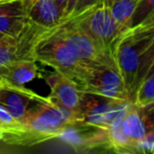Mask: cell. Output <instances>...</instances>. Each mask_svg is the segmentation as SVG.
<instances>
[{
    "mask_svg": "<svg viewBox=\"0 0 154 154\" xmlns=\"http://www.w3.org/2000/svg\"><path fill=\"white\" fill-rule=\"evenodd\" d=\"M35 59L72 79L82 87L88 80L93 66H90L70 49L54 29L48 31L35 47Z\"/></svg>",
    "mask_w": 154,
    "mask_h": 154,
    "instance_id": "1",
    "label": "cell"
},
{
    "mask_svg": "<svg viewBox=\"0 0 154 154\" xmlns=\"http://www.w3.org/2000/svg\"><path fill=\"white\" fill-rule=\"evenodd\" d=\"M154 40V29L131 28L120 37L114 49V60L125 80L132 101L135 96V82L143 53Z\"/></svg>",
    "mask_w": 154,
    "mask_h": 154,
    "instance_id": "2",
    "label": "cell"
},
{
    "mask_svg": "<svg viewBox=\"0 0 154 154\" xmlns=\"http://www.w3.org/2000/svg\"><path fill=\"white\" fill-rule=\"evenodd\" d=\"M72 112L52 100L50 97L40 96L32 106L22 124L45 140L59 137L70 125L78 122Z\"/></svg>",
    "mask_w": 154,
    "mask_h": 154,
    "instance_id": "3",
    "label": "cell"
},
{
    "mask_svg": "<svg viewBox=\"0 0 154 154\" xmlns=\"http://www.w3.org/2000/svg\"><path fill=\"white\" fill-rule=\"evenodd\" d=\"M54 30L63 38L77 57L90 66H117L113 56L106 51L98 41L74 18L62 20L61 23L54 28Z\"/></svg>",
    "mask_w": 154,
    "mask_h": 154,
    "instance_id": "4",
    "label": "cell"
},
{
    "mask_svg": "<svg viewBox=\"0 0 154 154\" xmlns=\"http://www.w3.org/2000/svg\"><path fill=\"white\" fill-rule=\"evenodd\" d=\"M70 18H74L80 26H84L112 56L117 41L127 32L114 20L108 0H101L94 7Z\"/></svg>",
    "mask_w": 154,
    "mask_h": 154,
    "instance_id": "5",
    "label": "cell"
},
{
    "mask_svg": "<svg viewBox=\"0 0 154 154\" xmlns=\"http://www.w3.org/2000/svg\"><path fill=\"white\" fill-rule=\"evenodd\" d=\"M50 30L36 26L33 22L28 24L24 31L17 37H7L0 40V82L5 68L14 61L21 59H35V47L38 40Z\"/></svg>",
    "mask_w": 154,
    "mask_h": 154,
    "instance_id": "6",
    "label": "cell"
},
{
    "mask_svg": "<svg viewBox=\"0 0 154 154\" xmlns=\"http://www.w3.org/2000/svg\"><path fill=\"white\" fill-rule=\"evenodd\" d=\"M130 103L84 92L82 106L84 122L107 129L124 116Z\"/></svg>",
    "mask_w": 154,
    "mask_h": 154,
    "instance_id": "7",
    "label": "cell"
},
{
    "mask_svg": "<svg viewBox=\"0 0 154 154\" xmlns=\"http://www.w3.org/2000/svg\"><path fill=\"white\" fill-rule=\"evenodd\" d=\"M79 89L116 100L132 101L122 74L114 66H93L87 82Z\"/></svg>",
    "mask_w": 154,
    "mask_h": 154,
    "instance_id": "8",
    "label": "cell"
},
{
    "mask_svg": "<svg viewBox=\"0 0 154 154\" xmlns=\"http://www.w3.org/2000/svg\"><path fill=\"white\" fill-rule=\"evenodd\" d=\"M59 138L70 143L78 152L111 151L107 129L84 122L70 125L60 134Z\"/></svg>",
    "mask_w": 154,
    "mask_h": 154,
    "instance_id": "9",
    "label": "cell"
},
{
    "mask_svg": "<svg viewBox=\"0 0 154 154\" xmlns=\"http://www.w3.org/2000/svg\"><path fill=\"white\" fill-rule=\"evenodd\" d=\"M43 79L51 90L48 97L72 112L79 122H84L82 110L84 92L79 86L57 71L50 73Z\"/></svg>",
    "mask_w": 154,
    "mask_h": 154,
    "instance_id": "10",
    "label": "cell"
},
{
    "mask_svg": "<svg viewBox=\"0 0 154 154\" xmlns=\"http://www.w3.org/2000/svg\"><path fill=\"white\" fill-rule=\"evenodd\" d=\"M122 124L137 148V143L141 138L154 132V101L145 105H137L131 101L122 116Z\"/></svg>",
    "mask_w": 154,
    "mask_h": 154,
    "instance_id": "11",
    "label": "cell"
},
{
    "mask_svg": "<svg viewBox=\"0 0 154 154\" xmlns=\"http://www.w3.org/2000/svg\"><path fill=\"white\" fill-rule=\"evenodd\" d=\"M39 97L40 95L23 86L0 84V105L21 122Z\"/></svg>",
    "mask_w": 154,
    "mask_h": 154,
    "instance_id": "12",
    "label": "cell"
},
{
    "mask_svg": "<svg viewBox=\"0 0 154 154\" xmlns=\"http://www.w3.org/2000/svg\"><path fill=\"white\" fill-rule=\"evenodd\" d=\"M30 22L26 0H12L0 3V33L17 37Z\"/></svg>",
    "mask_w": 154,
    "mask_h": 154,
    "instance_id": "13",
    "label": "cell"
},
{
    "mask_svg": "<svg viewBox=\"0 0 154 154\" xmlns=\"http://www.w3.org/2000/svg\"><path fill=\"white\" fill-rule=\"evenodd\" d=\"M26 10L30 21L45 30L58 26L63 19L56 0H26Z\"/></svg>",
    "mask_w": 154,
    "mask_h": 154,
    "instance_id": "14",
    "label": "cell"
},
{
    "mask_svg": "<svg viewBox=\"0 0 154 154\" xmlns=\"http://www.w3.org/2000/svg\"><path fill=\"white\" fill-rule=\"evenodd\" d=\"M37 77H41V75L40 69L36 64V60L21 59L12 62L5 68L1 76V82L24 86Z\"/></svg>",
    "mask_w": 154,
    "mask_h": 154,
    "instance_id": "15",
    "label": "cell"
},
{
    "mask_svg": "<svg viewBox=\"0 0 154 154\" xmlns=\"http://www.w3.org/2000/svg\"><path fill=\"white\" fill-rule=\"evenodd\" d=\"M111 151L116 153L135 154L137 152L136 145L133 143L122 124V116L116 119L109 128H107Z\"/></svg>",
    "mask_w": 154,
    "mask_h": 154,
    "instance_id": "16",
    "label": "cell"
},
{
    "mask_svg": "<svg viewBox=\"0 0 154 154\" xmlns=\"http://www.w3.org/2000/svg\"><path fill=\"white\" fill-rule=\"evenodd\" d=\"M139 0H108L116 23L125 31L131 29V20Z\"/></svg>",
    "mask_w": 154,
    "mask_h": 154,
    "instance_id": "17",
    "label": "cell"
},
{
    "mask_svg": "<svg viewBox=\"0 0 154 154\" xmlns=\"http://www.w3.org/2000/svg\"><path fill=\"white\" fill-rule=\"evenodd\" d=\"M151 101H154V72L138 86L133 103L145 105Z\"/></svg>",
    "mask_w": 154,
    "mask_h": 154,
    "instance_id": "18",
    "label": "cell"
},
{
    "mask_svg": "<svg viewBox=\"0 0 154 154\" xmlns=\"http://www.w3.org/2000/svg\"><path fill=\"white\" fill-rule=\"evenodd\" d=\"M154 11V0H139L131 20V28L138 26Z\"/></svg>",
    "mask_w": 154,
    "mask_h": 154,
    "instance_id": "19",
    "label": "cell"
},
{
    "mask_svg": "<svg viewBox=\"0 0 154 154\" xmlns=\"http://www.w3.org/2000/svg\"><path fill=\"white\" fill-rule=\"evenodd\" d=\"M100 1L101 0H78V2H77L76 7H75V9H74V12H73V14L71 15V17L79 15L80 13L85 12L86 10L90 9V8L94 7L95 5L99 3Z\"/></svg>",
    "mask_w": 154,
    "mask_h": 154,
    "instance_id": "20",
    "label": "cell"
},
{
    "mask_svg": "<svg viewBox=\"0 0 154 154\" xmlns=\"http://www.w3.org/2000/svg\"><path fill=\"white\" fill-rule=\"evenodd\" d=\"M77 2H78V0H68L66 11H64V14H63V19L62 20H66L71 17V15H72L73 12H74V9H75V7H76Z\"/></svg>",
    "mask_w": 154,
    "mask_h": 154,
    "instance_id": "21",
    "label": "cell"
},
{
    "mask_svg": "<svg viewBox=\"0 0 154 154\" xmlns=\"http://www.w3.org/2000/svg\"><path fill=\"white\" fill-rule=\"evenodd\" d=\"M138 26H141V28H151L154 29V11L139 24Z\"/></svg>",
    "mask_w": 154,
    "mask_h": 154,
    "instance_id": "22",
    "label": "cell"
},
{
    "mask_svg": "<svg viewBox=\"0 0 154 154\" xmlns=\"http://www.w3.org/2000/svg\"><path fill=\"white\" fill-rule=\"evenodd\" d=\"M58 7L60 8V10L62 11V13L64 14V11H66V3H68V0H56Z\"/></svg>",
    "mask_w": 154,
    "mask_h": 154,
    "instance_id": "23",
    "label": "cell"
},
{
    "mask_svg": "<svg viewBox=\"0 0 154 154\" xmlns=\"http://www.w3.org/2000/svg\"><path fill=\"white\" fill-rule=\"evenodd\" d=\"M5 133H7V130H5V128H3L1 125H0V141H2L3 137H5Z\"/></svg>",
    "mask_w": 154,
    "mask_h": 154,
    "instance_id": "24",
    "label": "cell"
},
{
    "mask_svg": "<svg viewBox=\"0 0 154 154\" xmlns=\"http://www.w3.org/2000/svg\"><path fill=\"white\" fill-rule=\"evenodd\" d=\"M7 37H10V36H8V35H5V34H2V33H0V40H3V39H5Z\"/></svg>",
    "mask_w": 154,
    "mask_h": 154,
    "instance_id": "25",
    "label": "cell"
},
{
    "mask_svg": "<svg viewBox=\"0 0 154 154\" xmlns=\"http://www.w3.org/2000/svg\"><path fill=\"white\" fill-rule=\"evenodd\" d=\"M7 1H12V0H0V3H1V2H7Z\"/></svg>",
    "mask_w": 154,
    "mask_h": 154,
    "instance_id": "26",
    "label": "cell"
},
{
    "mask_svg": "<svg viewBox=\"0 0 154 154\" xmlns=\"http://www.w3.org/2000/svg\"><path fill=\"white\" fill-rule=\"evenodd\" d=\"M0 84H1V82H0Z\"/></svg>",
    "mask_w": 154,
    "mask_h": 154,
    "instance_id": "27",
    "label": "cell"
}]
</instances>
